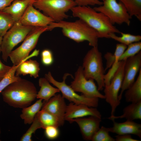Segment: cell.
Returning a JSON list of instances; mask_svg holds the SVG:
<instances>
[{"instance_id": "obj_36", "label": "cell", "mask_w": 141, "mask_h": 141, "mask_svg": "<svg viewBox=\"0 0 141 141\" xmlns=\"http://www.w3.org/2000/svg\"><path fill=\"white\" fill-rule=\"evenodd\" d=\"M3 63L0 59V81L3 79L12 68Z\"/></svg>"}, {"instance_id": "obj_29", "label": "cell", "mask_w": 141, "mask_h": 141, "mask_svg": "<svg viewBox=\"0 0 141 141\" xmlns=\"http://www.w3.org/2000/svg\"><path fill=\"white\" fill-rule=\"evenodd\" d=\"M141 42L140 41L129 44L120 57L119 61L125 60L136 55L141 51Z\"/></svg>"}, {"instance_id": "obj_43", "label": "cell", "mask_w": 141, "mask_h": 141, "mask_svg": "<svg viewBox=\"0 0 141 141\" xmlns=\"http://www.w3.org/2000/svg\"><path fill=\"white\" fill-rule=\"evenodd\" d=\"M1 130L0 128V134H1ZM1 140L0 139V141H1Z\"/></svg>"}, {"instance_id": "obj_31", "label": "cell", "mask_w": 141, "mask_h": 141, "mask_svg": "<svg viewBox=\"0 0 141 141\" xmlns=\"http://www.w3.org/2000/svg\"><path fill=\"white\" fill-rule=\"evenodd\" d=\"M109 127L103 126L96 132L93 136L91 140L92 141H115V139L109 134Z\"/></svg>"}, {"instance_id": "obj_2", "label": "cell", "mask_w": 141, "mask_h": 141, "mask_svg": "<svg viewBox=\"0 0 141 141\" xmlns=\"http://www.w3.org/2000/svg\"><path fill=\"white\" fill-rule=\"evenodd\" d=\"M49 30L56 28L62 29L63 34L78 43L86 41L92 47L98 46V32L86 22L79 19L74 22L64 20L52 22L48 25Z\"/></svg>"}, {"instance_id": "obj_23", "label": "cell", "mask_w": 141, "mask_h": 141, "mask_svg": "<svg viewBox=\"0 0 141 141\" xmlns=\"http://www.w3.org/2000/svg\"><path fill=\"white\" fill-rule=\"evenodd\" d=\"M127 47V45L121 43L116 44L115 51L114 54L115 57V60L111 67V68L104 75L105 86H107L109 84L112 78L119 66L120 62L119 61L120 57Z\"/></svg>"}, {"instance_id": "obj_12", "label": "cell", "mask_w": 141, "mask_h": 141, "mask_svg": "<svg viewBox=\"0 0 141 141\" xmlns=\"http://www.w3.org/2000/svg\"><path fill=\"white\" fill-rule=\"evenodd\" d=\"M141 51L136 55L126 59L124 72V77L120 93L118 98L120 101L124 92L130 87L134 82L135 77L141 69Z\"/></svg>"}, {"instance_id": "obj_9", "label": "cell", "mask_w": 141, "mask_h": 141, "mask_svg": "<svg viewBox=\"0 0 141 141\" xmlns=\"http://www.w3.org/2000/svg\"><path fill=\"white\" fill-rule=\"evenodd\" d=\"M102 5L94 7V9L107 16L113 25L124 23L130 25L132 17L122 3L116 0H102Z\"/></svg>"}, {"instance_id": "obj_15", "label": "cell", "mask_w": 141, "mask_h": 141, "mask_svg": "<svg viewBox=\"0 0 141 141\" xmlns=\"http://www.w3.org/2000/svg\"><path fill=\"white\" fill-rule=\"evenodd\" d=\"M67 105L64 98L60 94L55 95L47 101H44L41 109L45 110L56 117L61 126L64 121V116Z\"/></svg>"}, {"instance_id": "obj_10", "label": "cell", "mask_w": 141, "mask_h": 141, "mask_svg": "<svg viewBox=\"0 0 141 141\" xmlns=\"http://www.w3.org/2000/svg\"><path fill=\"white\" fill-rule=\"evenodd\" d=\"M126 60L120 61L118 68L112 78L109 84L105 86L104 87L105 99L111 107L110 116L114 115L116 109L120 103L118 98V93L121 89L123 81Z\"/></svg>"}, {"instance_id": "obj_19", "label": "cell", "mask_w": 141, "mask_h": 141, "mask_svg": "<svg viewBox=\"0 0 141 141\" xmlns=\"http://www.w3.org/2000/svg\"><path fill=\"white\" fill-rule=\"evenodd\" d=\"M15 74L17 76L29 74L31 77L37 78L40 70L39 64L36 60H24L17 66Z\"/></svg>"}, {"instance_id": "obj_35", "label": "cell", "mask_w": 141, "mask_h": 141, "mask_svg": "<svg viewBox=\"0 0 141 141\" xmlns=\"http://www.w3.org/2000/svg\"><path fill=\"white\" fill-rule=\"evenodd\" d=\"M77 4V6H99L103 4L102 1L100 0H73Z\"/></svg>"}, {"instance_id": "obj_34", "label": "cell", "mask_w": 141, "mask_h": 141, "mask_svg": "<svg viewBox=\"0 0 141 141\" xmlns=\"http://www.w3.org/2000/svg\"><path fill=\"white\" fill-rule=\"evenodd\" d=\"M46 137L50 140H54L57 138L59 134L58 127L54 126H49L44 129Z\"/></svg>"}, {"instance_id": "obj_14", "label": "cell", "mask_w": 141, "mask_h": 141, "mask_svg": "<svg viewBox=\"0 0 141 141\" xmlns=\"http://www.w3.org/2000/svg\"><path fill=\"white\" fill-rule=\"evenodd\" d=\"M87 116H94L101 118L102 115L96 108L71 102L67 105L64 119L71 123L72 120L74 119Z\"/></svg>"}, {"instance_id": "obj_33", "label": "cell", "mask_w": 141, "mask_h": 141, "mask_svg": "<svg viewBox=\"0 0 141 141\" xmlns=\"http://www.w3.org/2000/svg\"><path fill=\"white\" fill-rule=\"evenodd\" d=\"M41 61L42 64L46 66L51 65L54 59L52 52L48 49L43 50L41 53Z\"/></svg>"}, {"instance_id": "obj_30", "label": "cell", "mask_w": 141, "mask_h": 141, "mask_svg": "<svg viewBox=\"0 0 141 141\" xmlns=\"http://www.w3.org/2000/svg\"><path fill=\"white\" fill-rule=\"evenodd\" d=\"M17 66L13 65L4 78L0 81V93L9 84L20 78L15 74Z\"/></svg>"}, {"instance_id": "obj_40", "label": "cell", "mask_w": 141, "mask_h": 141, "mask_svg": "<svg viewBox=\"0 0 141 141\" xmlns=\"http://www.w3.org/2000/svg\"><path fill=\"white\" fill-rule=\"evenodd\" d=\"M3 37L0 36V46H1L3 39Z\"/></svg>"}, {"instance_id": "obj_1", "label": "cell", "mask_w": 141, "mask_h": 141, "mask_svg": "<svg viewBox=\"0 0 141 141\" xmlns=\"http://www.w3.org/2000/svg\"><path fill=\"white\" fill-rule=\"evenodd\" d=\"M1 93L3 101L9 105L22 109L31 105L37 92L32 82L20 78L7 86Z\"/></svg>"}, {"instance_id": "obj_7", "label": "cell", "mask_w": 141, "mask_h": 141, "mask_svg": "<svg viewBox=\"0 0 141 141\" xmlns=\"http://www.w3.org/2000/svg\"><path fill=\"white\" fill-rule=\"evenodd\" d=\"M34 27L22 25L15 22L3 37L1 45L2 58L6 62L13 48L23 41Z\"/></svg>"}, {"instance_id": "obj_3", "label": "cell", "mask_w": 141, "mask_h": 141, "mask_svg": "<svg viewBox=\"0 0 141 141\" xmlns=\"http://www.w3.org/2000/svg\"><path fill=\"white\" fill-rule=\"evenodd\" d=\"M70 10L74 17L84 21L95 30L98 33L99 38H110V34L120 33L121 32L111 23L107 16L89 6H76Z\"/></svg>"}, {"instance_id": "obj_21", "label": "cell", "mask_w": 141, "mask_h": 141, "mask_svg": "<svg viewBox=\"0 0 141 141\" xmlns=\"http://www.w3.org/2000/svg\"><path fill=\"white\" fill-rule=\"evenodd\" d=\"M126 91L125 97L126 102L137 103L141 101V69L136 81Z\"/></svg>"}, {"instance_id": "obj_8", "label": "cell", "mask_w": 141, "mask_h": 141, "mask_svg": "<svg viewBox=\"0 0 141 141\" xmlns=\"http://www.w3.org/2000/svg\"><path fill=\"white\" fill-rule=\"evenodd\" d=\"M69 75H70L68 73L65 74L63 77V81L61 82L56 80L50 72L45 74V78L49 83L58 88L61 92L62 96L70 102L77 104H84L90 107L97 108L98 105V98L89 97L83 94L79 95L70 86L66 84L65 80Z\"/></svg>"}, {"instance_id": "obj_11", "label": "cell", "mask_w": 141, "mask_h": 141, "mask_svg": "<svg viewBox=\"0 0 141 141\" xmlns=\"http://www.w3.org/2000/svg\"><path fill=\"white\" fill-rule=\"evenodd\" d=\"M93 79L85 77L82 66H80L75 74V78L70 86L76 92H81L87 97L105 99L104 95L98 90Z\"/></svg>"}, {"instance_id": "obj_18", "label": "cell", "mask_w": 141, "mask_h": 141, "mask_svg": "<svg viewBox=\"0 0 141 141\" xmlns=\"http://www.w3.org/2000/svg\"><path fill=\"white\" fill-rule=\"evenodd\" d=\"M33 2L29 0H14L10 5L2 10L8 14L15 22L19 21L27 7Z\"/></svg>"}, {"instance_id": "obj_20", "label": "cell", "mask_w": 141, "mask_h": 141, "mask_svg": "<svg viewBox=\"0 0 141 141\" xmlns=\"http://www.w3.org/2000/svg\"><path fill=\"white\" fill-rule=\"evenodd\" d=\"M123 114L119 116L114 115L108 118L112 121L118 119L125 118L126 120L133 121L141 119V101L137 103H131L123 109Z\"/></svg>"}, {"instance_id": "obj_27", "label": "cell", "mask_w": 141, "mask_h": 141, "mask_svg": "<svg viewBox=\"0 0 141 141\" xmlns=\"http://www.w3.org/2000/svg\"><path fill=\"white\" fill-rule=\"evenodd\" d=\"M120 33L121 36L119 37L115 33H111L109 35V38L127 46L133 43L139 42L141 40V36L139 35H135L122 32Z\"/></svg>"}, {"instance_id": "obj_22", "label": "cell", "mask_w": 141, "mask_h": 141, "mask_svg": "<svg viewBox=\"0 0 141 141\" xmlns=\"http://www.w3.org/2000/svg\"><path fill=\"white\" fill-rule=\"evenodd\" d=\"M38 84L40 89L37 92V98L47 101L55 96L56 93L60 92L58 88H55L51 85L45 77L40 78L38 80Z\"/></svg>"}, {"instance_id": "obj_37", "label": "cell", "mask_w": 141, "mask_h": 141, "mask_svg": "<svg viewBox=\"0 0 141 141\" xmlns=\"http://www.w3.org/2000/svg\"><path fill=\"white\" fill-rule=\"evenodd\" d=\"M106 60V65L105 69V71L108 68L110 67L115 60L114 55L110 52H107L104 56Z\"/></svg>"}, {"instance_id": "obj_41", "label": "cell", "mask_w": 141, "mask_h": 141, "mask_svg": "<svg viewBox=\"0 0 141 141\" xmlns=\"http://www.w3.org/2000/svg\"><path fill=\"white\" fill-rule=\"evenodd\" d=\"M22 0V1H25V0ZM30 0V1H31L32 2H33V3L35 2L36 1V0Z\"/></svg>"}, {"instance_id": "obj_28", "label": "cell", "mask_w": 141, "mask_h": 141, "mask_svg": "<svg viewBox=\"0 0 141 141\" xmlns=\"http://www.w3.org/2000/svg\"><path fill=\"white\" fill-rule=\"evenodd\" d=\"M15 22L9 14L0 10V36L3 37Z\"/></svg>"}, {"instance_id": "obj_13", "label": "cell", "mask_w": 141, "mask_h": 141, "mask_svg": "<svg viewBox=\"0 0 141 141\" xmlns=\"http://www.w3.org/2000/svg\"><path fill=\"white\" fill-rule=\"evenodd\" d=\"M19 21L23 25L33 27L46 26L54 22L51 18L35 8L33 4L27 7Z\"/></svg>"}, {"instance_id": "obj_4", "label": "cell", "mask_w": 141, "mask_h": 141, "mask_svg": "<svg viewBox=\"0 0 141 141\" xmlns=\"http://www.w3.org/2000/svg\"><path fill=\"white\" fill-rule=\"evenodd\" d=\"M82 67L85 78L95 80L97 84L98 90H103L105 86V71L102 54L98 46L92 47L87 52L83 59Z\"/></svg>"}, {"instance_id": "obj_38", "label": "cell", "mask_w": 141, "mask_h": 141, "mask_svg": "<svg viewBox=\"0 0 141 141\" xmlns=\"http://www.w3.org/2000/svg\"><path fill=\"white\" fill-rule=\"evenodd\" d=\"M115 140L116 141H140L133 138L131 134H125L117 135L115 136Z\"/></svg>"}, {"instance_id": "obj_16", "label": "cell", "mask_w": 141, "mask_h": 141, "mask_svg": "<svg viewBox=\"0 0 141 141\" xmlns=\"http://www.w3.org/2000/svg\"><path fill=\"white\" fill-rule=\"evenodd\" d=\"M101 118L94 116L83 117L73 120L72 123L76 122L79 126L83 139L91 140L96 132L99 129Z\"/></svg>"}, {"instance_id": "obj_17", "label": "cell", "mask_w": 141, "mask_h": 141, "mask_svg": "<svg viewBox=\"0 0 141 141\" xmlns=\"http://www.w3.org/2000/svg\"><path fill=\"white\" fill-rule=\"evenodd\" d=\"M113 122V126L109 127V132L115 133L118 135L125 134H133L141 138V125L133 121L126 120L121 123L115 121Z\"/></svg>"}, {"instance_id": "obj_39", "label": "cell", "mask_w": 141, "mask_h": 141, "mask_svg": "<svg viewBox=\"0 0 141 141\" xmlns=\"http://www.w3.org/2000/svg\"><path fill=\"white\" fill-rule=\"evenodd\" d=\"M14 0H0V10L10 5Z\"/></svg>"}, {"instance_id": "obj_26", "label": "cell", "mask_w": 141, "mask_h": 141, "mask_svg": "<svg viewBox=\"0 0 141 141\" xmlns=\"http://www.w3.org/2000/svg\"><path fill=\"white\" fill-rule=\"evenodd\" d=\"M125 7L132 17L134 16L141 20V0H119Z\"/></svg>"}, {"instance_id": "obj_25", "label": "cell", "mask_w": 141, "mask_h": 141, "mask_svg": "<svg viewBox=\"0 0 141 141\" xmlns=\"http://www.w3.org/2000/svg\"><path fill=\"white\" fill-rule=\"evenodd\" d=\"M41 126V128L44 129L49 126L58 127L61 125L58 119L49 113L43 110H40L36 114Z\"/></svg>"}, {"instance_id": "obj_5", "label": "cell", "mask_w": 141, "mask_h": 141, "mask_svg": "<svg viewBox=\"0 0 141 141\" xmlns=\"http://www.w3.org/2000/svg\"><path fill=\"white\" fill-rule=\"evenodd\" d=\"M33 5L55 22L68 18L66 13L77 6L73 0H36Z\"/></svg>"}, {"instance_id": "obj_32", "label": "cell", "mask_w": 141, "mask_h": 141, "mask_svg": "<svg viewBox=\"0 0 141 141\" xmlns=\"http://www.w3.org/2000/svg\"><path fill=\"white\" fill-rule=\"evenodd\" d=\"M41 128L39 121L36 115L30 127L21 138L20 141H32V137L33 134L38 129Z\"/></svg>"}, {"instance_id": "obj_24", "label": "cell", "mask_w": 141, "mask_h": 141, "mask_svg": "<svg viewBox=\"0 0 141 141\" xmlns=\"http://www.w3.org/2000/svg\"><path fill=\"white\" fill-rule=\"evenodd\" d=\"M39 99L32 105L22 109L20 117L25 124H30L33 121L35 116L40 110L43 102Z\"/></svg>"}, {"instance_id": "obj_42", "label": "cell", "mask_w": 141, "mask_h": 141, "mask_svg": "<svg viewBox=\"0 0 141 141\" xmlns=\"http://www.w3.org/2000/svg\"><path fill=\"white\" fill-rule=\"evenodd\" d=\"M1 46H0V53H1Z\"/></svg>"}, {"instance_id": "obj_6", "label": "cell", "mask_w": 141, "mask_h": 141, "mask_svg": "<svg viewBox=\"0 0 141 141\" xmlns=\"http://www.w3.org/2000/svg\"><path fill=\"white\" fill-rule=\"evenodd\" d=\"M48 30V25L34 27L22 44L12 50L9 55V57L13 65L17 66L24 60H26L30 52L36 46L40 35Z\"/></svg>"}]
</instances>
